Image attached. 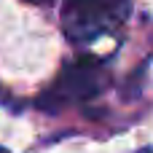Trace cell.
<instances>
[{
	"label": "cell",
	"mask_w": 153,
	"mask_h": 153,
	"mask_svg": "<svg viewBox=\"0 0 153 153\" xmlns=\"http://www.w3.org/2000/svg\"><path fill=\"white\" fill-rule=\"evenodd\" d=\"M105 86V67L94 56H81L56 75V81L46 89V94L38 100V105L48 113H56L70 105H81L91 97H97Z\"/></svg>",
	"instance_id": "obj_1"
},
{
	"label": "cell",
	"mask_w": 153,
	"mask_h": 153,
	"mask_svg": "<svg viewBox=\"0 0 153 153\" xmlns=\"http://www.w3.org/2000/svg\"><path fill=\"white\" fill-rule=\"evenodd\" d=\"M126 3L129 0H65L62 5L65 35L75 43H83L108 32L126 16Z\"/></svg>",
	"instance_id": "obj_2"
},
{
	"label": "cell",
	"mask_w": 153,
	"mask_h": 153,
	"mask_svg": "<svg viewBox=\"0 0 153 153\" xmlns=\"http://www.w3.org/2000/svg\"><path fill=\"white\" fill-rule=\"evenodd\" d=\"M24 3H32V5H48L51 0H24Z\"/></svg>",
	"instance_id": "obj_3"
},
{
	"label": "cell",
	"mask_w": 153,
	"mask_h": 153,
	"mask_svg": "<svg viewBox=\"0 0 153 153\" xmlns=\"http://www.w3.org/2000/svg\"><path fill=\"white\" fill-rule=\"evenodd\" d=\"M143 153H151V151H143Z\"/></svg>",
	"instance_id": "obj_4"
},
{
	"label": "cell",
	"mask_w": 153,
	"mask_h": 153,
	"mask_svg": "<svg viewBox=\"0 0 153 153\" xmlns=\"http://www.w3.org/2000/svg\"><path fill=\"white\" fill-rule=\"evenodd\" d=\"M0 153H8V151H0Z\"/></svg>",
	"instance_id": "obj_5"
}]
</instances>
